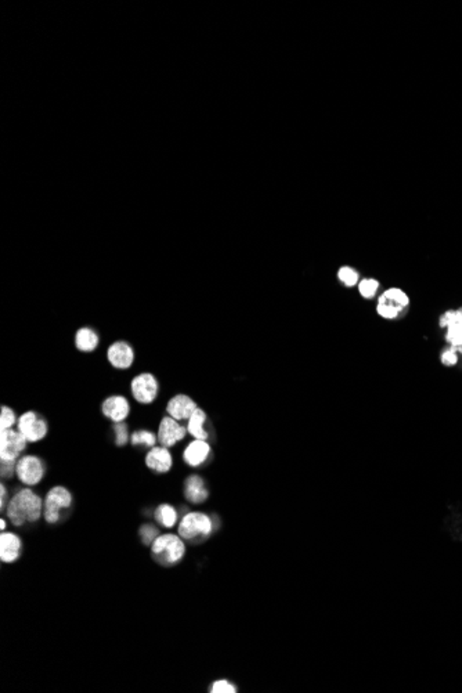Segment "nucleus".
<instances>
[{
	"label": "nucleus",
	"instance_id": "1",
	"mask_svg": "<svg viewBox=\"0 0 462 693\" xmlns=\"http://www.w3.org/2000/svg\"><path fill=\"white\" fill-rule=\"evenodd\" d=\"M44 501L30 489L17 492L8 501L7 516L14 526L37 522L43 514Z\"/></svg>",
	"mask_w": 462,
	"mask_h": 693
},
{
	"label": "nucleus",
	"instance_id": "2",
	"mask_svg": "<svg viewBox=\"0 0 462 693\" xmlns=\"http://www.w3.org/2000/svg\"><path fill=\"white\" fill-rule=\"evenodd\" d=\"M410 306V296L402 288L391 287L377 299V314L384 320H398Z\"/></svg>",
	"mask_w": 462,
	"mask_h": 693
},
{
	"label": "nucleus",
	"instance_id": "3",
	"mask_svg": "<svg viewBox=\"0 0 462 693\" xmlns=\"http://www.w3.org/2000/svg\"><path fill=\"white\" fill-rule=\"evenodd\" d=\"M151 552L154 559L161 565L172 566L181 561L186 554V546L180 536L159 534L151 544Z\"/></svg>",
	"mask_w": 462,
	"mask_h": 693
},
{
	"label": "nucleus",
	"instance_id": "4",
	"mask_svg": "<svg viewBox=\"0 0 462 693\" xmlns=\"http://www.w3.org/2000/svg\"><path fill=\"white\" fill-rule=\"evenodd\" d=\"M213 530L212 519L204 512H190L183 516L179 525V536L188 541L206 539Z\"/></svg>",
	"mask_w": 462,
	"mask_h": 693
},
{
	"label": "nucleus",
	"instance_id": "5",
	"mask_svg": "<svg viewBox=\"0 0 462 693\" xmlns=\"http://www.w3.org/2000/svg\"><path fill=\"white\" fill-rule=\"evenodd\" d=\"M72 504V494L69 493L68 489L62 486L53 487L46 498H44V508H43V516L47 523L54 525L60 519V511L69 508Z\"/></svg>",
	"mask_w": 462,
	"mask_h": 693
},
{
	"label": "nucleus",
	"instance_id": "6",
	"mask_svg": "<svg viewBox=\"0 0 462 693\" xmlns=\"http://www.w3.org/2000/svg\"><path fill=\"white\" fill-rule=\"evenodd\" d=\"M17 431L24 435L28 443H36L47 435V422L37 413L26 411L18 418Z\"/></svg>",
	"mask_w": 462,
	"mask_h": 693
},
{
	"label": "nucleus",
	"instance_id": "7",
	"mask_svg": "<svg viewBox=\"0 0 462 693\" xmlns=\"http://www.w3.org/2000/svg\"><path fill=\"white\" fill-rule=\"evenodd\" d=\"M15 475L26 486L37 485L44 476V464L36 456L19 457L15 467Z\"/></svg>",
	"mask_w": 462,
	"mask_h": 693
},
{
	"label": "nucleus",
	"instance_id": "8",
	"mask_svg": "<svg viewBox=\"0 0 462 693\" xmlns=\"http://www.w3.org/2000/svg\"><path fill=\"white\" fill-rule=\"evenodd\" d=\"M439 325L446 330L445 339L462 354V307L445 312L439 318Z\"/></svg>",
	"mask_w": 462,
	"mask_h": 693
},
{
	"label": "nucleus",
	"instance_id": "9",
	"mask_svg": "<svg viewBox=\"0 0 462 693\" xmlns=\"http://www.w3.org/2000/svg\"><path fill=\"white\" fill-rule=\"evenodd\" d=\"M28 440L14 429L0 431V461H18Z\"/></svg>",
	"mask_w": 462,
	"mask_h": 693
},
{
	"label": "nucleus",
	"instance_id": "10",
	"mask_svg": "<svg viewBox=\"0 0 462 693\" xmlns=\"http://www.w3.org/2000/svg\"><path fill=\"white\" fill-rule=\"evenodd\" d=\"M130 390L133 397L141 404H150L157 399L158 395V381L150 374L144 372L133 378L130 384Z\"/></svg>",
	"mask_w": 462,
	"mask_h": 693
},
{
	"label": "nucleus",
	"instance_id": "11",
	"mask_svg": "<svg viewBox=\"0 0 462 693\" xmlns=\"http://www.w3.org/2000/svg\"><path fill=\"white\" fill-rule=\"evenodd\" d=\"M187 433H188L187 428L181 426L179 424V421H176L172 417H163L161 424H159V429H158L157 436H158V442L161 443V446L169 449V447H173L175 444H177L179 442H181Z\"/></svg>",
	"mask_w": 462,
	"mask_h": 693
},
{
	"label": "nucleus",
	"instance_id": "12",
	"mask_svg": "<svg viewBox=\"0 0 462 693\" xmlns=\"http://www.w3.org/2000/svg\"><path fill=\"white\" fill-rule=\"evenodd\" d=\"M107 359L112 367L118 370H127L134 361V352L127 342L118 341L108 348Z\"/></svg>",
	"mask_w": 462,
	"mask_h": 693
},
{
	"label": "nucleus",
	"instance_id": "13",
	"mask_svg": "<svg viewBox=\"0 0 462 693\" xmlns=\"http://www.w3.org/2000/svg\"><path fill=\"white\" fill-rule=\"evenodd\" d=\"M197 408V403L191 397H188L187 395H176L169 400L166 413L176 421H188V418Z\"/></svg>",
	"mask_w": 462,
	"mask_h": 693
},
{
	"label": "nucleus",
	"instance_id": "14",
	"mask_svg": "<svg viewBox=\"0 0 462 693\" xmlns=\"http://www.w3.org/2000/svg\"><path fill=\"white\" fill-rule=\"evenodd\" d=\"M211 456V446L206 440L194 439L184 450L183 460L187 465L193 468H198L206 462Z\"/></svg>",
	"mask_w": 462,
	"mask_h": 693
},
{
	"label": "nucleus",
	"instance_id": "15",
	"mask_svg": "<svg viewBox=\"0 0 462 693\" xmlns=\"http://www.w3.org/2000/svg\"><path fill=\"white\" fill-rule=\"evenodd\" d=\"M101 408L103 414L114 422H123L130 413L129 402L123 396H111L105 399Z\"/></svg>",
	"mask_w": 462,
	"mask_h": 693
},
{
	"label": "nucleus",
	"instance_id": "16",
	"mask_svg": "<svg viewBox=\"0 0 462 693\" xmlns=\"http://www.w3.org/2000/svg\"><path fill=\"white\" fill-rule=\"evenodd\" d=\"M147 467L158 474H165L172 468L173 460L168 447H152L145 457Z\"/></svg>",
	"mask_w": 462,
	"mask_h": 693
},
{
	"label": "nucleus",
	"instance_id": "17",
	"mask_svg": "<svg viewBox=\"0 0 462 693\" xmlns=\"http://www.w3.org/2000/svg\"><path fill=\"white\" fill-rule=\"evenodd\" d=\"M22 550L21 539L14 533H1L0 534V559L3 564L15 562Z\"/></svg>",
	"mask_w": 462,
	"mask_h": 693
},
{
	"label": "nucleus",
	"instance_id": "18",
	"mask_svg": "<svg viewBox=\"0 0 462 693\" xmlns=\"http://www.w3.org/2000/svg\"><path fill=\"white\" fill-rule=\"evenodd\" d=\"M184 497L193 504H202L209 497V492L205 487V482L201 476L191 475L184 482Z\"/></svg>",
	"mask_w": 462,
	"mask_h": 693
},
{
	"label": "nucleus",
	"instance_id": "19",
	"mask_svg": "<svg viewBox=\"0 0 462 693\" xmlns=\"http://www.w3.org/2000/svg\"><path fill=\"white\" fill-rule=\"evenodd\" d=\"M98 342H100V338H98L97 332L89 327H83V328L78 330V332L75 334V346L80 352L87 353V352L96 350V348L98 346Z\"/></svg>",
	"mask_w": 462,
	"mask_h": 693
},
{
	"label": "nucleus",
	"instance_id": "20",
	"mask_svg": "<svg viewBox=\"0 0 462 693\" xmlns=\"http://www.w3.org/2000/svg\"><path fill=\"white\" fill-rule=\"evenodd\" d=\"M206 421V414L205 411H202L201 408H197L193 415L188 418L187 421V431L188 433L194 438V439H198V440H208L209 435L208 432L204 429V424Z\"/></svg>",
	"mask_w": 462,
	"mask_h": 693
},
{
	"label": "nucleus",
	"instance_id": "21",
	"mask_svg": "<svg viewBox=\"0 0 462 693\" xmlns=\"http://www.w3.org/2000/svg\"><path fill=\"white\" fill-rule=\"evenodd\" d=\"M154 518H155V521H157L159 525H162L163 528H168V529L173 528V526L177 523V512H176V510H175L172 505H169V504H162V505H159V507L155 510V512H154Z\"/></svg>",
	"mask_w": 462,
	"mask_h": 693
},
{
	"label": "nucleus",
	"instance_id": "22",
	"mask_svg": "<svg viewBox=\"0 0 462 693\" xmlns=\"http://www.w3.org/2000/svg\"><path fill=\"white\" fill-rule=\"evenodd\" d=\"M380 288H381V282L375 278H371V277H364L360 280L359 285H357V289H359V294L363 299H367V300H371L374 298H377L378 292H380Z\"/></svg>",
	"mask_w": 462,
	"mask_h": 693
},
{
	"label": "nucleus",
	"instance_id": "23",
	"mask_svg": "<svg viewBox=\"0 0 462 693\" xmlns=\"http://www.w3.org/2000/svg\"><path fill=\"white\" fill-rule=\"evenodd\" d=\"M338 280L341 281V284L346 288H353V287H357L359 282H360V274L359 271L352 267V266H342L338 269Z\"/></svg>",
	"mask_w": 462,
	"mask_h": 693
},
{
	"label": "nucleus",
	"instance_id": "24",
	"mask_svg": "<svg viewBox=\"0 0 462 693\" xmlns=\"http://www.w3.org/2000/svg\"><path fill=\"white\" fill-rule=\"evenodd\" d=\"M158 440V436L154 435L152 432H148V431H137L134 433H132L130 436V443L133 446H145V447H155V443Z\"/></svg>",
	"mask_w": 462,
	"mask_h": 693
},
{
	"label": "nucleus",
	"instance_id": "25",
	"mask_svg": "<svg viewBox=\"0 0 462 693\" xmlns=\"http://www.w3.org/2000/svg\"><path fill=\"white\" fill-rule=\"evenodd\" d=\"M459 360H460V353L456 348L453 346H447L442 350L441 353V361L443 366L446 367H454L459 364Z\"/></svg>",
	"mask_w": 462,
	"mask_h": 693
},
{
	"label": "nucleus",
	"instance_id": "26",
	"mask_svg": "<svg viewBox=\"0 0 462 693\" xmlns=\"http://www.w3.org/2000/svg\"><path fill=\"white\" fill-rule=\"evenodd\" d=\"M0 431H6V429H11L12 425L17 424V418H15V413L7 407V406H3L1 407V411H0Z\"/></svg>",
	"mask_w": 462,
	"mask_h": 693
},
{
	"label": "nucleus",
	"instance_id": "27",
	"mask_svg": "<svg viewBox=\"0 0 462 693\" xmlns=\"http://www.w3.org/2000/svg\"><path fill=\"white\" fill-rule=\"evenodd\" d=\"M114 432H115V444L116 446L122 447L129 442V431H127V425L125 422H115Z\"/></svg>",
	"mask_w": 462,
	"mask_h": 693
},
{
	"label": "nucleus",
	"instance_id": "28",
	"mask_svg": "<svg viewBox=\"0 0 462 693\" xmlns=\"http://www.w3.org/2000/svg\"><path fill=\"white\" fill-rule=\"evenodd\" d=\"M140 536H141V540L145 546H151L155 541V539L159 536V533H158V529L154 528L152 525H144L140 529Z\"/></svg>",
	"mask_w": 462,
	"mask_h": 693
},
{
	"label": "nucleus",
	"instance_id": "29",
	"mask_svg": "<svg viewBox=\"0 0 462 693\" xmlns=\"http://www.w3.org/2000/svg\"><path fill=\"white\" fill-rule=\"evenodd\" d=\"M211 692L212 693H236L237 692V688L226 681V680H220V681H216L213 683L212 688H211Z\"/></svg>",
	"mask_w": 462,
	"mask_h": 693
},
{
	"label": "nucleus",
	"instance_id": "30",
	"mask_svg": "<svg viewBox=\"0 0 462 693\" xmlns=\"http://www.w3.org/2000/svg\"><path fill=\"white\" fill-rule=\"evenodd\" d=\"M17 461H1L0 462V475L3 479H11L15 474Z\"/></svg>",
	"mask_w": 462,
	"mask_h": 693
},
{
	"label": "nucleus",
	"instance_id": "31",
	"mask_svg": "<svg viewBox=\"0 0 462 693\" xmlns=\"http://www.w3.org/2000/svg\"><path fill=\"white\" fill-rule=\"evenodd\" d=\"M6 496H7V490H6V486L1 485L0 486V508L3 510L4 505H6Z\"/></svg>",
	"mask_w": 462,
	"mask_h": 693
},
{
	"label": "nucleus",
	"instance_id": "32",
	"mask_svg": "<svg viewBox=\"0 0 462 693\" xmlns=\"http://www.w3.org/2000/svg\"><path fill=\"white\" fill-rule=\"evenodd\" d=\"M6 526H7V525H6V521H4V519H1V521H0V529H1V530H4V529H6Z\"/></svg>",
	"mask_w": 462,
	"mask_h": 693
}]
</instances>
